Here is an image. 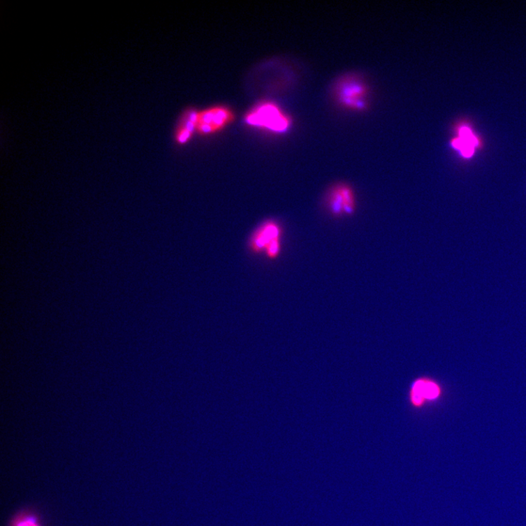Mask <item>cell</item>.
<instances>
[{
    "label": "cell",
    "mask_w": 526,
    "mask_h": 526,
    "mask_svg": "<svg viewBox=\"0 0 526 526\" xmlns=\"http://www.w3.org/2000/svg\"><path fill=\"white\" fill-rule=\"evenodd\" d=\"M244 120L250 126L275 133L286 132L291 125L289 118L272 102H263L254 106L247 113Z\"/></svg>",
    "instance_id": "6da1fadb"
},
{
    "label": "cell",
    "mask_w": 526,
    "mask_h": 526,
    "mask_svg": "<svg viewBox=\"0 0 526 526\" xmlns=\"http://www.w3.org/2000/svg\"><path fill=\"white\" fill-rule=\"evenodd\" d=\"M234 111L227 105H216L198 111L196 134L207 137L217 135L235 120Z\"/></svg>",
    "instance_id": "7a4b0ae2"
},
{
    "label": "cell",
    "mask_w": 526,
    "mask_h": 526,
    "mask_svg": "<svg viewBox=\"0 0 526 526\" xmlns=\"http://www.w3.org/2000/svg\"><path fill=\"white\" fill-rule=\"evenodd\" d=\"M249 247L253 252H264L269 259L275 260L282 250V228L275 221L263 223L252 234Z\"/></svg>",
    "instance_id": "3957f363"
},
{
    "label": "cell",
    "mask_w": 526,
    "mask_h": 526,
    "mask_svg": "<svg viewBox=\"0 0 526 526\" xmlns=\"http://www.w3.org/2000/svg\"><path fill=\"white\" fill-rule=\"evenodd\" d=\"M198 111L194 108L187 109L182 115L174 133V140L178 146H186L196 135Z\"/></svg>",
    "instance_id": "277c9868"
},
{
    "label": "cell",
    "mask_w": 526,
    "mask_h": 526,
    "mask_svg": "<svg viewBox=\"0 0 526 526\" xmlns=\"http://www.w3.org/2000/svg\"><path fill=\"white\" fill-rule=\"evenodd\" d=\"M329 205L336 214H346L353 211L355 198L350 188L340 186L333 189L329 196Z\"/></svg>",
    "instance_id": "5b68a950"
},
{
    "label": "cell",
    "mask_w": 526,
    "mask_h": 526,
    "mask_svg": "<svg viewBox=\"0 0 526 526\" xmlns=\"http://www.w3.org/2000/svg\"><path fill=\"white\" fill-rule=\"evenodd\" d=\"M439 389L432 381L418 380L414 382L411 391L410 397L411 403L414 406H421L424 400H434L438 397Z\"/></svg>",
    "instance_id": "8992f818"
},
{
    "label": "cell",
    "mask_w": 526,
    "mask_h": 526,
    "mask_svg": "<svg viewBox=\"0 0 526 526\" xmlns=\"http://www.w3.org/2000/svg\"><path fill=\"white\" fill-rule=\"evenodd\" d=\"M17 526H38L35 519L27 518L21 523Z\"/></svg>",
    "instance_id": "52a82bcc"
}]
</instances>
